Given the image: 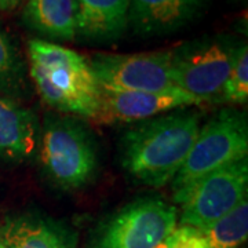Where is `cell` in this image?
Segmentation results:
<instances>
[{"label":"cell","mask_w":248,"mask_h":248,"mask_svg":"<svg viewBox=\"0 0 248 248\" xmlns=\"http://www.w3.org/2000/svg\"><path fill=\"white\" fill-rule=\"evenodd\" d=\"M76 0H28L22 21L46 39L71 42L76 37Z\"/></svg>","instance_id":"14"},{"label":"cell","mask_w":248,"mask_h":248,"mask_svg":"<svg viewBox=\"0 0 248 248\" xmlns=\"http://www.w3.org/2000/svg\"><path fill=\"white\" fill-rule=\"evenodd\" d=\"M87 60L102 90L155 93L175 87L171 80V50L99 53Z\"/></svg>","instance_id":"8"},{"label":"cell","mask_w":248,"mask_h":248,"mask_svg":"<svg viewBox=\"0 0 248 248\" xmlns=\"http://www.w3.org/2000/svg\"><path fill=\"white\" fill-rule=\"evenodd\" d=\"M197 105H202L197 98L177 87L155 93L101 89L95 120L102 124L140 123L171 110Z\"/></svg>","instance_id":"9"},{"label":"cell","mask_w":248,"mask_h":248,"mask_svg":"<svg viewBox=\"0 0 248 248\" xmlns=\"http://www.w3.org/2000/svg\"><path fill=\"white\" fill-rule=\"evenodd\" d=\"M248 157L219 167L196 184L181 204L178 223L200 232L247 200Z\"/></svg>","instance_id":"7"},{"label":"cell","mask_w":248,"mask_h":248,"mask_svg":"<svg viewBox=\"0 0 248 248\" xmlns=\"http://www.w3.org/2000/svg\"><path fill=\"white\" fill-rule=\"evenodd\" d=\"M130 0H76V36L87 42H113L125 33Z\"/></svg>","instance_id":"13"},{"label":"cell","mask_w":248,"mask_h":248,"mask_svg":"<svg viewBox=\"0 0 248 248\" xmlns=\"http://www.w3.org/2000/svg\"><path fill=\"white\" fill-rule=\"evenodd\" d=\"M244 157H248L247 113L225 108L200 127L184 166L171 181L174 203H184L192 187L210 172Z\"/></svg>","instance_id":"3"},{"label":"cell","mask_w":248,"mask_h":248,"mask_svg":"<svg viewBox=\"0 0 248 248\" xmlns=\"http://www.w3.org/2000/svg\"><path fill=\"white\" fill-rule=\"evenodd\" d=\"M24 69V62L16 46L0 28V97L16 101V98L25 94L27 83Z\"/></svg>","instance_id":"16"},{"label":"cell","mask_w":248,"mask_h":248,"mask_svg":"<svg viewBox=\"0 0 248 248\" xmlns=\"http://www.w3.org/2000/svg\"><path fill=\"white\" fill-rule=\"evenodd\" d=\"M22 0H0V10H13L17 7Z\"/></svg>","instance_id":"19"},{"label":"cell","mask_w":248,"mask_h":248,"mask_svg":"<svg viewBox=\"0 0 248 248\" xmlns=\"http://www.w3.org/2000/svg\"><path fill=\"white\" fill-rule=\"evenodd\" d=\"M27 51L29 76L46 105L60 113L95 120L101 87L89 60L45 39H31Z\"/></svg>","instance_id":"2"},{"label":"cell","mask_w":248,"mask_h":248,"mask_svg":"<svg viewBox=\"0 0 248 248\" xmlns=\"http://www.w3.org/2000/svg\"><path fill=\"white\" fill-rule=\"evenodd\" d=\"M36 156L47 179L63 190L81 189L97 174L95 141L89 130L73 117H46L40 124Z\"/></svg>","instance_id":"4"},{"label":"cell","mask_w":248,"mask_h":248,"mask_svg":"<svg viewBox=\"0 0 248 248\" xmlns=\"http://www.w3.org/2000/svg\"><path fill=\"white\" fill-rule=\"evenodd\" d=\"M200 115L189 108L134 124L120 142V161L130 177L163 187L184 166L200 131Z\"/></svg>","instance_id":"1"},{"label":"cell","mask_w":248,"mask_h":248,"mask_svg":"<svg viewBox=\"0 0 248 248\" xmlns=\"http://www.w3.org/2000/svg\"><path fill=\"white\" fill-rule=\"evenodd\" d=\"M0 241L7 248H78L71 229L35 213L7 219L0 228Z\"/></svg>","instance_id":"12"},{"label":"cell","mask_w":248,"mask_h":248,"mask_svg":"<svg viewBox=\"0 0 248 248\" xmlns=\"http://www.w3.org/2000/svg\"><path fill=\"white\" fill-rule=\"evenodd\" d=\"M208 3L210 0H130L127 24L142 37L170 35L199 18Z\"/></svg>","instance_id":"10"},{"label":"cell","mask_w":248,"mask_h":248,"mask_svg":"<svg viewBox=\"0 0 248 248\" xmlns=\"http://www.w3.org/2000/svg\"><path fill=\"white\" fill-rule=\"evenodd\" d=\"M156 248H208L202 232L192 226H177Z\"/></svg>","instance_id":"18"},{"label":"cell","mask_w":248,"mask_h":248,"mask_svg":"<svg viewBox=\"0 0 248 248\" xmlns=\"http://www.w3.org/2000/svg\"><path fill=\"white\" fill-rule=\"evenodd\" d=\"M248 101V48L241 43L231 73L222 90L219 102L244 105Z\"/></svg>","instance_id":"17"},{"label":"cell","mask_w":248,"mask_h":248,"mask_svg":"<svg viewBox=\"0 0 248 248\" xmlns=\"http://www.w3.org/2000/svg\"><path fill=\"white\" fill-rule=\"evenodd\" d=\"M0 248H7V247H6V246H4V244H3V243L0 241Z\"/></svg>","instance_id":"21"},{"label":"cell","mask_w":248,"mask_h":248,"mask_svg":"<svg viewBox=\"0 0 248 248\" xmlns=\"http://www.w3.org/2000/svg\"><path fill=\"white\" fill-rule=\"evenodd\" d=\"M233 1H237V3H246L247 0H233Z\"/></svg>","instance_id":"20"},{"label":"cell","mask_w":248,"mask_h":248,"mask_svg":"<svg viewBox=\"0 0 248 248\" xmlns=\"http://www.w3.org/2000/svg\"><path fill=\"white\" fill-rule=\"evenodd\" d=\"M241 43L229 36L202 37L171 50V80L202 104L219 102Z\"/></svg>","instance_id":"5"},{"label":"cell","mask_w":248,"mask_h":248,"mask_svg":"<svg viewBox=\"0 0 248 248\" xmlns=\"http://www.w3.org/2000/svg\"><path fill=\"white\" fill-rule=\"evenodd\" d=\"M178 226V211L159 199H141L124 205L104 222L93 248H156Z\"/></svg>","instance_id":"6"},{"label":"cell","mask_w":248,"mask_h":248,"mask_svg":"<svg viewBox=\"0 0 248 248\" xmlns=\"http://www.w3.org/2000/svg\"><path fill=\"white\" fill-rule=\"evenodd\" d=\"M39 135L40 123L31 109L0 97V160L21 163L35 157Z\"/></svg>","instance_id":"11"},{"label":"cell","mask_w":248,"mask_h":248,"mask_svg":"<svg viewBox=\"0 0 248 248\" xmlns=\"http://www.w3.org/2000/svg\"><path fill=\"white\" fill-rule=\"evenodd\" d=\"M208 248H239L248 237V202L244 200L233 211L202 232Z\"/></svg>","instance_id":"15"}]
</instances>
